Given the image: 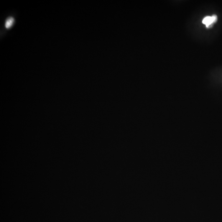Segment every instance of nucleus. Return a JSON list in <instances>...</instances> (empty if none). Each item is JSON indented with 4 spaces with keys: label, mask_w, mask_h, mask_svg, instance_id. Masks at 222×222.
I'll list each match as a JSON object with an SVG mask.
<instances>
[{
    "label": "nucleus",
    "mask_w": 222,
    "mask_h": 222,
    "mask_svg": "<svg viewBox=\"0 0 222 222\" xmlns=\"http://www.w3.org/2000/svg\"><path fill=\"white\" fill-rule=\"evenodd\" d=\"M211 17L212 18L213 21V23H215L217 21V16L216 15H215V14H213V15H212V16Z\"/></svg>",
    "instance_id": "nucleus-3"
},
{
    "label": "nucleus",
    "mask_w": 222,
    "mask_h": 222,
    "mask_svg": "<svg viewBox=\"0 0 222 222\" xmlns=\"http://www.w3.org/2000/svg\"><path fill=\"white\" fill-rule=\"evenodd\" d=\"M14 22V18L12 17H8L6 20V22H5V27L7 29H9L12 27Z\"/></svg>",
    "instance_id": "nucleus-2"
},
{
    "label": "nucleus",
    "mask_w": 222,
    "mask_h": 222,
    "mask_svg": "<svg viewBox=\"0 0 222 222\" xmlns=\"http://www.w3.org/2000/svg\"><path fill=\"white\" fill-rule=\"evenodd\" d=\"M203 23L206 25L207 28L212 27L213 24H214L213 21L212 17L210 16H207L205 17L203 20Z\"/></svg>",
    "instance_id": "nucleus-1"
}]
</instances>
